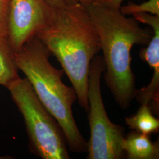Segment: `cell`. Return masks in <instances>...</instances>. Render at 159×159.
<instances>
[{
  "label": "cell",
  "instance_id": "cell-10",
  "mask_svg": "<svg viewBox=\"0 0 159 159\" xmlns=\"http://www.w3.org/2000/svg\"><path fill=\"white\" fill-rule=\"evenodd\" d=\"M14 52L6 37H0V85L8 88L20 77Z\"/></svg>",
  "mask_w": 159,
  "mask_h": 159
},
{
  "label": "cell",
  "instance_id": "cell-14",
  "mask_svg": "<svg viewBox=\"0 0 159 159\" xmlns=\"http://www.w3.org/2000/svg\"><path fill=\"white\" fill-rule=\"evenodd\" d=\"M48 4L53 8H62L66 4V0H46Z\"/></svg>",
  "mask_w": 159,
  "mask_h": 159
},
{
  "label": "cell",
  "instance_id": "cell-5",
  "mask_svg": "<svg viewBox=\"0 0 159 159\" xmlns=\"http://www.w3.org/2000/svg\"><path fill=\"white\" fill-rule=\"evenodd\" d=\"M105 71L102 56L91 61L88 87V111L90 136L87 142V159H122L125 155L122 148L125 129L112 123L103 102L101 79Z\"/></svg>",
  "mask_w": 159,
  "mask_h": 159
},
{
  "label": "cell",
  "instance_id": "cell-12",
  "mask_svg": "<svg viewBox=\"0 0 159 159\" xmlns=\"http://www.w3.org/2000/svg\"><path fill=\"white\" fill-rule=\"evenodd\" d=\"M10 0H0V37L7 38Z\"/></svg>",
  "mask_w": 159,
  "mask_h": 159
},
{
  "label": "cell",
  "instance_id": "cell-16",
  "mask_svg": "<svg viewBox=\"0 0 159 159\" xmlns=\"http://www.w3.org/2000/svg\"><path fill=\"white\" fill-rule=\"evenodd\" d=\"M10 158H11V157H7V156H0V159H10Z\"/></svg>",
  "mask_w": 159,
  "mask_h": 159
},
{
  "label": "cell",
  "instance_id": "cell-9",
  "mask_svg": "<svg viewBox=\"0 0 159 159\" xmlns=\"http://www.w3.org/2000/svg\"><path fill=\"white\" fill-rule=\"evenodd\" d=\"M153 114L148 105L141 104L136 113L125 118V123L131 130L144 134L157 133L159 120Z\"/></svg>",
  "mask_w": 159,
  "mask_h": 159
},
{
  "label": "cell",
  "instance_id": "cell-13",
  "mask_svg": "<svg viewBox=\"0 0 159 159\" xmlns=\"http://www.w3.org/2000/svg\"><path fill=\"white\" fill-rule=\"evenodd\" d=\"M123 1L124 0H95L94 2L103 6L120 8Z\"/></svg>",
  "mask_w": 159,
  "mask_h": 159
},
{
  "label": "cell",
  "instance_id": "cell-11",
  "mask_svg": "<svg viewBox=\"0 0 159 159\" xmlns=\"http://www.w3.org/2000/svg\"><path fill=\"white\" fill-rule=\"evenodd\" d=\"M120 12L125 16H133L139 13L159 15V0H148L139 4L130 2L125 6L120 7Z\"/></svg>",
  "mask_w": 159,
  "mask_h": 159
},
{
  "label": "cell",
  "instance_id": "cell-2",
  "mask_svg": "<svg viewBox=\"0 0 159 159\" xmlns=\"http://www.w3.org/2000/svg\"><path fill=\"white\" fill-rule=\"evenodd\" d=\"M87 9L99 37L106 85L119 107L126 109L137 91L131 50L136 44L148 45L152 35L133 17L121 14L120 8L94 2Z\"/></svg>",
  "mask_w": 159,
  "mask_h": 159
},
{
  "label": "cell",
  "instance_id": "cell-1",
  "mask_svg": "<svg viewBox=\"0 0 159 159\" xmlns=\"http://www.w3.org/2000/svg\"><path fill=\"white\" fill-rule=\"evenodd\" d=\"M56 57L88 113L89 74L91 61L101 51L99 37L87 8L78 0H66L35 35Z\"/></svg>",
  "mask_w": 159,
  "mask_h": 159
},
{
  "label": "cell",
  "instance_id": "cell-8",
  "mask_svg": "<svg viewBox=\"0 0 159 159\" xmlns=\"http://www.w3.org/2000/svg\"><path fill=\"white\" fill-rule=\"evenodd\" d=\"M122 148L128 159H159V143L153 142L149 135L133 130L123 140Z\"/></svg>",
  "mask_w": 159,
  "mask_h": 159
},
{
  "label": "cell",
  "instance_id": "cell-15",
  "mask_svg": "<svg viewBox=\"0 0 159 159\" xmlns=\"http://www.w3.org/2000/svg\"><path fill=\"white\" fill-rule=\"evenodd\" d=\"M78 1L81 5L87 8L89 6L91 5L94 2L95 0H78Z\"/></svg>",
  "mask_w": 159,
  "mask_h": 159
},
{
  "label": "cell",
  "instance_id": "cell-6",
  "mask_svg": "<svg viewBox=\"0 0 159 159\" xmlns=\"http://www.w3.org/2000/svg\"><path fill=\"white\" fill-rule=\"evenodd\" d=\"M54 10L46 0H10L7 40L14 52L46 26Z\"/></svg>",
  "mask_w": 159,
  "mask_h": 159
},
{
  "label": "cell",
  "instance_id": "cell-7",
  "mask_svg": "<svg viewBox=\"0 0 159 159\" xmlns=\"http://www.w3.org/2000/svg\"><path fill=\"white\" fill-rule=\"evenodd\" d=\"M139 23L148 25L153 35L146 48H143L139 56L153 70V75L148 86L137 90L135 98L140 104H147L153 113L159 114V15L139 13L133 15Z\"/></svg>",
  "mask_w": 159,
  "mask_h": 159
},
{
  "label": "cell",
  "instance_id": "cell-3",
  "mask_svg": "<svg viewBox=\"0 0 159 159\" xmlns=\"http://www.w3.org/2000/svg\"><path fill=\"white\" fill-rule=\"evenodd\" d=\"M51 54L36 36L14 52L17 68L25 75L40 102L60 125L70 151L84 153L87 142L79 130L73 113L77 100L74 88L63 83V70L55 68L49 58Z\"/></svg>",
  "mask_w": 159,
  "mask_h": 159
},
{
  "label": "cell",
  "instance_id": "cell-4",
  "mask_svg": "<svg viewBox=\"0 0 159 159\" xmlns=\"http://www.w3.org/2000/svg\"><path fill=\"white\" fill-rule=\"evenodd\" d=\"M7 89L23 116L31 152L43 159H70L60 125L40 102L29 80L19 77Z\"/></svg>",
  "mask_w": 159,
  "mask_h": 159
}]
</instances>
